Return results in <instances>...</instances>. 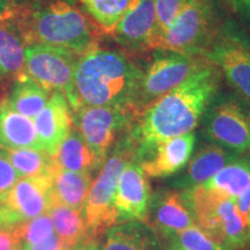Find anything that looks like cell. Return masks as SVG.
I'll list each match as a JSON object with an SVG mask.
<instances>
[{"mask_svg":"<svg viewBox=\"0 0 250 250\" xmlns=\"http://www.w3.org/2000/svg\"><path fill=\"white\" fill-rule=\"evenodd\" d=\"M220 83L218 67L202 58L183 83L143 108L126 131L139 162L165 140L193 132L220 90Z\"/></svg>","mask_w":250,"mask_h":250,"instance_id":"6da1fadb","label":"cell"},{"mask_svg":"<svg viewBox=\"0 0 250 250\" xmlns=\"http://www.w3.org/2000/svg\"><path fill=\"white\" fill-rule=\"evenodd\" d=\"M142 74V68L124 51L95 46L81 55L65 96L72 111L83 107L114 105L131 109L136 117Z\"/></svg>","mask_w":250,"mask_h":250,"instance_id":"7a4b0ae2","label":"cell"},{"mask_svg":"<svg viewBox=\"0 0 250 250\" xmlns=\"http://www.w3.org/2000/svg\"><path fill=\"white\" fill-rule=\"evenodd\" d=\"M7 19L27 44H43L85 54L98 33L74 0H11Z\"/></svg>","mask_w":250,"mask_h":250,"instance_id":"3957f363","label":"cell"},{"mask_svg":"<svg viewBox=\"0 0 250 250\" xmlns=\"http://www.w3.org/2000/svg\"><path fill=\"white\" fill-rule=\"evenodd\" d=\"M180 192L193 223L206 235L233 250H247L250 237L245 220L236 208L235 198L203 186Z\"/></svg>","mask_w":250,"mask_h":250,"instance_id":"277c9868","label":"cell"},{"mask_svg":"<svg viewBox=\"0 0 250 250\" xmlns=\"http://www.w3.org/2000/svg\"><path fill=\"white\" fill-rule=\"evenodd\" d=\"M134 158L136 149L125 134L115 144L93 181L83 211L92 241H99L109 228L118 224L114 206L118 181L125 166Z\"/></svg>","mask_w":250,"mask_h":250,"instance_id":"5b68a950","label":"cell"},{"mask_svg":"<svg viewBox=\"0 0 250 250\" xmlns=\"http://www.w3.org/2000/svg\"><path fill=\"white\" fill-rule=\"evenodd\" d=\"M220 31L218 0H188L161 37L159 49L204 56Z\"/></svg>","mask_w":250,"mask_h":250,"instance_id":"8992f818","label":"cell"},{"mask_svg":"<svg viewBox=\"0 0 250 250\" xmlns=\"http://www.w3.org/2000/svg\"><path fill=\"white\" fill-rule=\"evenodd\" d=\"M208 143L239 154L250 153V103L234 94L219 90L201 121Z\"/></svg>","mask_w":250,"mask_h":250,"instance_id":"52a82bcc","label":"cell"},{"mask_svg":"<svg viewBox=\"0 0 250 250\" xmlns=\"http://www.w3.org/2000/svg\"><path fill=\"white\" fill-rule=\"evenodd\" d=\"M134 118L131 109L101 105L83 107L73 111V125L80 132L96 158L104 164L118 136L127 131Z\"/></svg>","mask_w":250,"mask_h":250,"instance_id":"ba28073f","label":"cell"},{"mask_svg":"<svg viewBox=\"0 0 250 250\" xmlns=\"http://www.w3.org/2000/svg\"><path fill=\"white\" fill-rule=\"evenodd\" d=\"M201 61L202 58L169 50H154L151 62L143 70L136 100L137 114L154 100L183 83Z\"/></svg>","mask_w":250,"mask_h":250,"instance_id":"9c48e42d","label":"cell"},{"mask_svg":"<svg viewBox=\"0 0 250 250\" xmlns=\"http://www.w3.org/2000/svg\"><path fill=\"white\" fill-rule=\"evenodd\" d=\"M83 54L43 44L24 46V74L50 92L66 94Z\"/></svg>","mask_w":250,"mask_h":250,"instance_id":"30bf717a","label":"cell"},{"mask_svg":"<svg viewBox=\"0 0 250 250\" xmlns=\"http://www.w3.org/2000/svg\"><path fill=\"white\" fill-rule=\"evenodd\" d=\"M52 203V176L20 177L0 201V229L48 213Z\"/></svg>","mask_w":250,"mask_h":250,"instance_id":"8fae6325","label":"cell"},{"mask_svg":"<svg viewBox=\"0 0 250 250\" xmlns=\"http://www.w3.org/2000/svg\"><path fill=\"white\" fill-rule=\"evenodd\" d=\"M205 58L218 67L239 98L250 103V45L230 30H220Z\"/></svg>","mask_w":250,"mask_h":250,"instance_id":"7c38bea8","label":"cell"},{"mask_svg":"<svg viewBox=\"0 0 250 250\" xmlns=\"http://www.w3.org/2000/svg\"><path fill=\"white\" fill-rule=\"evenodd\" d=\"M110 35L130 52L158 50L160 44L154 0H132Z\"/></svg>","mask_w":250,"mask_h":250,"instance_id":"4fadbf2b","label":"cell"},{"mask_svg":"<svg viewBox=\"0 0 250 250\" xmlns=\"http://www.w3.org/2000/svg\"><path fill=\"white\" fill-rule=\"evenodd\" d=\"M147 179L137 158L125 166L118 181L114 202L118 224L125 221L147 223L152 196Z\"/></svg>","mask_w":250,"mask_h":250,"instance_id":"5bb4252c","label":"cell"},{"mask_svg":"<svg viewBox=\"0 0 250 250\" xmlns=\"http://www.w3.org/2000/svg\"><path fill=\"white\" fill-rule=\"evenodd\" d=\"M41 149L54 156L73 129V115L66 96L52 92L45 107L34 118Z\"/></svg>","mask_w":250,"mask_h":250,"instance_id":"9a60e30c","label":"cell"},{"mask_svg":"<svg viewBox=\"0 0 250 250\" xmlns=\"http://www.w3.org/2000/svg\"><path fill=\"white\" fill-rule=\"evenodd\" d=\"M239 155V153L229 151L217 144H204L191 155L182 173L177 174L168 183L169 189L183 191L201 186Z\"/></svg>","mask_w":250,"mask_h":250,"instance_id":"2e32d148","label":"cell"},{"mask_svg":"<svg viewBox=\"0 0 250 250\" xmlns=\"http://www.w3.org/2000/svg\"><path fill=\"white\" fill-rule=\"evenodd\" d=\"M196 144L195 132L165 140L159 144L140 167L147 177L165 179L182 170L191 158Z\"/></svg>","mask_w":250,"mask_h":250,"instance_id":"e0dca14e","label":"cell"},{"mask_svg":"<svg viewBox=\"0 0 250 250\" xmlns=\"http://www.w3.org/2000/svg\"><path fill=\"white\" fill-rule=\"evenodd\" d=\"M147 224L160 237L195 225L181 192L173 189L161 190L151 196Z\"/></svg>","mask_w":250,"mask_h":250,"instance_id":"ac0fdd59","label":"cell"},{"mask_svg":"<svg viewBox=\"0 0 250 250\" xmlns=\"http://www.w3.org/2000/svg\"><path fill=\"white\" fill-rule=\"evenodd\" d=\"M101 250H162V243L147 223L125 221L104 233Z\"/></svg>","mask_w":250,"mask_h":250,"instance_id":"d6986e66","label":"cell"},{"mask_svg":"<svg viewBox=\"0 0 250 250\" xmlns=\"http://www.w3.org/2000/svg\"><path fill=\"white\" fill-rule=\"evenodd\" d=\"M0 148L41 149L34 121L0 103Z\"/></svg>","mask_w":250,"mask_h":250,"instance_id":"ffe728a7","label":"cell"},{"mask_svg":"<svg viewBox=\"0 0 250 250\" xmlns=\"http://www.w3.org/2000/svg\"><path fill=\"white\" fill-rule=\"evenodd\" d=\"M24 46L17 28L7 19H0V85L24 74Z\"/></svg>","mask_w":250,"mask_h":250,"instance_id":"44dd1931","label":"cell"},{"mask_svg":"<svg viewBox=\"0 0 250 250\" xmlns=\"http://www.w3.org/2000/svg\"><path fill=\"white\" fill-rule=\"evenodd\" d=\"M52 158L58 168L77 173L92 174L103 165L78 130L71 131Z\"/></svg>","mask_w":250,"mask_h":250,"instance_id":"7402d4cb","label":"cell"},{"mask_svg":"<svg viewBox=\"0 0 250 250\" xmlns=\"http://www.w3.org/2000/svg\"><path fill=\"white\" fill-rule=\"evenodd\" d=\"M92 183V174L61 169L56 166L52 176L54 201L83 212Z\"/></svg>","mask_w":250,"mask_h":250,"instance_id":"603a6c76","label":"cell"},{"mask_svg":"<svg viewBox=\"0 0 250 250\" xmlns=\"http://www.w3.org/2000/svg\"><path fill=\"white\" fill-rule=\"evenodd\" d=\"M51 92L26 74L14 81V86L4 102L12 110L34 120L45 107Z\"/></svg>","mask_w":250,"mask_h":250,"instance_id":"cb8c5ba5","label":"cell"},{"mask_svg":"<svg viewBox=\"0 0 250 250\" xmlns=\"http://www.w3.org/2000/svg\"><path fill=\"white\" fill-rule=\"evenodd\" d=\"M48 213L52 219L56 234L67 250L86 241H92L83 212L54 201Z\"/></svg>","mask_w":250,"mask_h":250,"instance_id":"d4e9b609","label":"cell"},{"mask_svg":"<svg viewBox=\"0 0 250 250\" xmlns=\"http://www.w3.org/2000/svg\"><path fill=\"white\" fill-rule=\"evenodd\" d=\"M249 184L250 153H243L201 186L229 198H236Z\"/></svg>","mask_w":250,"mask_h":250,"instance_id":"484cf974","label":"cell"},{"mask_svg":"<svg viewBox=\"0 0 250 250\" xmlns=\"http://www.w3.org/2000/svg\"><path fill=\"white\" fill-rule=\"evenodd\" d=\"M8 160L20 177L54 176V158L45 152L34 148L5 149Z\"/></svg>","mask_w":250,"mask_h":250,"instance_id":"4316f807","label":"cell"},{"mask_svg":"<svg viewBox=\"0 0 250 250\" xmlns=\"http://www.w3.org/2000/svg\"><path fill=\"white\" fill-rule=\"evenodd\" d=\"M85 13L105 34H110L126 13L132 0H78Z\"/></svg>","mask_w":250,"mask_h":250,"instance_id":"83f0119b","label":"cell"},{"mask_svg":"<svg viewBox=\"0 0 250 250\" xmlns=\"http://www.w3.org/2000/svg\"><path fill=\"white\" fill-rule=\"evenodd\" d=\"M160 240L164 245L175 247L181 250H233L213 241L196 225L161 236Z\"/></svg>","mask_w":250,"mask_h":250,"instance_id":"f1b7e54d","label":"cell"},{"mask_svg":"<svg viewBox=\"0 0 250 250\" xmlns=\"http://www.w3.org/2000/svg\"><path fill=\"white\" fill-rule=\"evenodd\" d=\"M20 245H35L48 239L55 233L54 223L49 213L30 219L13 227Z\"/></svg>","mask_w":250,"mask_h":250,"instance_id":"f546056e","label":"cell"},{"mask_svg":"<svg viewBox=\"0 0 250 250\" xmlns=\"http://www.w3.org/2000/svg\"><path fill=\"white\" fill-rule=\"evenodd\" d=\"M187 2L188 0H154L156 27L160 41L165 31L171 26Z\"/></svg>","mask_w":250,"mask_h":250,"instance_id":"4dcf8cb0","label":"cell"},{"mask_svg":"<svg viewBox=\"0 0 250 250\" xmlns=\"http://www.w3.org/2000/svg\"><path fill=\"white\" fill-rule=\"evenodd\" d=\"M19 179L20 176L9 162L7 153L4 148H0V201L7 195Z\"/></svg>","mask_w":250,"mask_h":250,"instance_id":"1f68e13d","label":"cell"},{"mask_svg":"<svg viewBox=\"0 0 250 250\" xmlns=\"http://www.w3.org/2000/svg\"><path fill=\"white\" fill-rule=\"evenodd\" d=\"M235 203L237 210H239L240 214H241L243 220H245L247 230H248L250 237V184L246 188L245 191L241 195L236 197Z\"/></svg>","mask_w":250,"mask_h":250,"instance_id":"d6a6232c","label":"cell"},{"mask_svg":"<svg viewBox=\"0 0 250 250\" xmlns=\"http://www.w3.org/2000/svg\"><path fill=\"white\" fill-rule=\"evenodd\" d=\"M24 250H67L62 245L61 239L56 233L44 240V241L35 243V245H21Z\"/></svg>","mask_w":250,"mask_h":250,"instance_id":"836d02e7","label":"cell"},{"mask_svg":"<svg viewBox=\"0 0 250 250\" xmlns=\"http://www.w3.org/2000/svg\"><path fill=\"white\" fill-rule=\"evenodd\" d=\"M18 245L20 242L15 236L13 227L0 229V250H14Z\"/></svg>","mask_w":250,"mask_h":250,"instance_id":"e575fe53","label":"cell"},{"mask_svg":"<svg viewBox=\"0 0 250 250\" xmlns=\"http://www.w3.org/2000/svg\"><path fill=\"white\" fill-rule=\"evenodd\" d=\"M234 11L250 22V0H229Z\"/></svg>","mask_w":250,"mask_h":250,"instance_id":"d590c367","label":"cell"},{"mask_svg":"<svg viewBox=\"0 0 250 250\" xmlns=\"http://www.w3.org/2000/svg\"><path fill=\"white\" fill-rule=\"evenodd\" d=\"M70 250H101L99 241H86Z\"/></svg>","mask_w":250,"mask_h":250,"instance_id":"8d00e7d4","label":"cell"},{"mask_svg":"<svg viewBox=\"0 0 250 250\" xmlns=\"http://www.w3.org/2000/svg\"><path fill=\"white\" fill-rule=\"evenodd\" d=\"M9 2H11V0H0V19L4 17L6 12H7Z\"/></svg>","mask_w":250,"mask_h":250,"instance_id":"74e56055","label":"cell"},{"mask_svg":"<svg viewBox=\"0 0 250 250\" xmlns=\"http://www.w3.org/2000/svg\"><path fill=\"white\" fill-rule=\"evenodd\" d=\"M162 250H181V249L175 248V247H171L168 245H164V243H162Z\"/></svg>","mask_w":250,"mask_h":250,"instance_id":"f35d334b","label":"cell"},{"mask_svg":"<svg viewBox=\"0 0 250 250\" xmlns=\"http://www.w3.org/2000/svg\"><path fill=\"white\" fill-rule=\"evenodd\" d=\"M14 250H24V249H23V247L21 246V245H18L17 247H15Z\"/></svg>","mask_w":250,"mask_h":250,"instance_id":"ab89813d","label":"cell"},{"mask_svg":"<svg viewBox=\"0 0 250 250\" xmlns=\"http://www.w3.org/2000/svg\"><path fill=\"white\" fill-rule=\"evenodd\" d=\"M247 250H250V243H249V246H248V248H247Z\"/></svg>","mask_w":250,"mask_h":250,"instance_id":"60d3db41","label":"cell"}]
</instances>
